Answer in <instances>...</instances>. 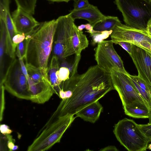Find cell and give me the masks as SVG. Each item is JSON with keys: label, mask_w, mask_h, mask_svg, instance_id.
<instances>
[{"label": "cell", "mask_w": 151, "mask_h": 151, "mask_svg": "<svg viewBox=\"0 0 151 151\" xmlns=\"http://www.w3.org/2000/svg\"><path fill=\"white\" fill-rule=\"evenodd\" d=\"M85 25V29L88 30L86 32L91 34L96 32L93 30V26L90 24L87 23Z\"/></svg>", "instance_id": "obj_35"}, {"label": "cell", "mask_w": 151, "mask_h": 151, "mask_svg": "<svg viewBox=\"0 0 151 151\" xmlns=\"http://www.w3.org/2000/svg\"><path fill=\"white\" fill-rule=\"evenodd\" d=\"M91 4L88 0H75L74 1V10H79L87 8Z\"/></svg>", "instance_id": "obj_28"}, {"label": "cell", "mask_w": 151, "mask_h": 151, "mask_svg": "<svg viewBox=\"0 0 151 151\" xmlns=\"http://www.w3.org/2000/svg\"><path fill=\"white\" fill-rule=\"evenodd\" d=\"M25 38L26 36L20 34H17L14 36L12 39V42L13 48L15 51H16L17 45L24 41Z\"/></svg>", "instance_id": "obj_30"}, {"label": "cell", "mask_w": 151, "mask_h": 151, "mask_svg": "<svg viewBox=\"0 0 151 151\" xmlns=\"http://www.w3.org/2000/svg\"><path fill=\"white\" fill-rule=\"evenodd\" d=\"M148 105L149 107V116L148 118L149 119V123H151V93L150 95V100L149 102Z\"/></svg>", "instance_id": "obj_38"}, {"label": "cell", "mask_w": 151, "mask_h": 151, "mask_svg": "<svg viewBox=\"0 0 151 151\" xmlns=\"http://www.w3.org/2000/svg\"><path fill=\"white\" fill-rule=\"evenodd\" d=\"M49 1H50L51 2H68V1L70 0H47ZM73 0L74 1L75 0Z\"/></svg>", "instance_id": "obj_39"}, {"label": "cell", "mask_w": 151, "mask_h": 151, "mask_svg": "<svg viewBox=\"0 0 151 151\" xmlns=\"http://www.w3.org/2000/svg\"><path fill=\"white\" fill-rule=\"evenodd\" d=\"M125 114L129 116L135 118H148L149 110L136 107L126 106L123 107Z\"/></svg>", "instance_id": "obj_19"}, {"label": "cell", "mask_w": 151, "mask_h": 151, "mask_svg": "<svg viewBox=\"0 0 151 151\" xmlns=\"http://www.w3.org/2000/svg\"><path fill=\"white\" fill-rule=\"evenodd\" d=\"M59 58L56 55H53L47 70V76L54 91V93L59 96V92L61 84L58 81L57 75L59 69Z\"/></svg>", "instance_id": "obj_16"}, {"label": "cell", "mask_w": 151, "mask_h": 151, "mask_svg": "<svg viewBox=\"0 0 151 151\" xmlns=\"http://www.w3.org/2000/svg\"><path fill=\"white\" fill-rule=\"evenodd\" d=\"M10 0H0V19L5 20L6 14L9 11Z\"/></svg>", "instance_id": "obj_26"}, {"label": "cell", "mask_w": 151, "mask_h": 151, "mask_svg": "<svg viewBox=\"0 0 151 151\" xmlns=\"http://www.w3.org/2000/svg\"><path fill=\"white\" fill-rule=\"evenodd\" d=\"M58 96L62 99H65V91L63 89L60 88L59 91Z\"/></svg>", "instance_id": "obj_37"}, {"label": "cell", "mask_w": 151, "mask_h": 151, "mask_svg": "<svg viewBox=\"0 0 151 151\" xmlns=\"http://www.w3.org/2000/svg\"><path fill=\"white\" fill-rule=\"evenodd\" d=\"M69 14L74 20L77 19H84L93 27L106 17L101 13L97 6L91 4L83 9L77 10L73 9Z\"/></svg>", "instance_id": "obj_13"}, {"label": "cell", "mask_w": 151, "mask_h": 151, "mask_svg": "<svg viewBox=\"0 0 151 151\" xmlns=\"http://www.w3.org/2000/svg\"><path fill=\"white\" fill-rule=\"evenodd\" d=\"M0 85H3L5 90L16 97L29 100L27 80L22 73L18 59H12Z\"/></svg>", "instance_id": "obj_8"}, {"label": "cell", "mask_w": 151, "mask_h": 151, "mask_svg": "<svg viewBox=\"0 0 151 151\" xmlns=\"http://www.w3.org/2000/svg\"><path fill=\"white\" fill-rule=\"evenodd\" d=\"M12 17L17 33L26 36L30 34L40 24L32 15L18 7Z\"/></svg>", "instance_id": "obj_12"}, {"label": "cell", "mask_w": 151, "mask_h": 151, "mask_svg": "<svg viewBox=\"0 0 151 151\" xmlns=\"http://www.w3.org/2000/svg\"><path fill=\"white\" fill-rule=\"evenodd\" d=\"M6 27L5 20L0 19V81L4 76V55L6 47Z\"/></svg>", "instance_id": "obj_17"}, {"label": "cell", "mask_w": 151, "mask_h": 151, "mask_svg": "<svg viewBox=\"0 0 151 151\" xmlns=\"http://www.w3.org/2000/svg\"><path fill=\"white\" fill-rule=\"evenodd\" d=\"M27 46V40L25 38L24 40L19 44L17 46L15 55L18 58H21L24 60L26 55Z\"/></svg>", "instance_id": "obj_24"}, {"label": "cell", "mask_w": 151, "mask_h": 151, "mask_svg": "<svg viewBox=\"0 0 151 151\" xmlns=\"http://www.w3.org/2000/svg\"><path fill=\"white\" fill-rule=\"evenodd\" d=\"M150 4H151V0H148Z\"/></svg>", "instance_id": "obj_43"}, {"label": "cell", "mask_w": 151, "mask_h": 151, "mask_svg": "<svg viewBox=\"0 0 151 151\" xmlns=\"http://www.w3.org/2000/svg\"><path fill=\"white\" fill-rule=\"evenodd\" d=\"M70 74L69 70L65 67L60 68L57 73L58 79L61 83L69 79Z\"/></svg>", "instance_id": "obj_25"}, {"label": "cell", "mask_w": 151, "mask_h": 151, "mask_svg": "<svg viewBox=\"0 0 151 151\" xmlns=\"http://www.w3.org/2000/svg\"><path fill=\"white\" fill-rule=\"evenodd\" d=\"M130 55L137 70L138 76L151 87V53L132 44Z\"/></svg>", "instance_id": "obj_11"}, {"label": "cell", "mask_w": 151, "mask_h": 151, "mask_svg": "<svg viewBox=\"0 0 151 151\" xmlns=\"http://www.w3.org/2000/svg\"><path fill=\"white\" fill-rule=\"evenodd\" d=\"M86 25L84 24H82L78 27V28L79 30L82 31L83 29L85 28Z\"/></svg>", "instance_id": "obj_40"}, {"label": "cell", "mask_w": 151, "mask_h": 151, "mask_svg": "<svg viewBox=\"0 0 151 151\" xmlns=\"http://www.w3.org/2000/svg\"><path fill=\"white\" fill-rule=\"evenodd\" d=\"M74 115L60 116L46 123L27 148L28 151H44L59 142L63 134L74 120Z\"/></svg>", "instance_id": "obj_3"}, {"label": "cell", "mask_w": 151, "mask_h": 151, "mask_svg": "<svg viewBox=\"0 0 151 151\" xmlns=\"http://www.w3.org/2000/svg\"><path fill=\"white\" fill-rule=\"evenodd\" d=\"M111 40H103L98 43L95 50V59L97 65L104 70L110 73L114 69L125 74V70L121 58L115 50Z\"/></svg>", "instance_id": "obj_9"}, {"label": "cell", "mask_w": 151, "mask_h": 151, "mask_svg": "<svg viewBox=\"0 0 151 151\" xmlns=\"http://www.w3.org/2000/svg\"><path fill=\"white\" fill-rule=\"evenodd\" d=\"M0 130L1 133L4 135L10 134L12 132V131L10 129L9 126L4 124L0 125Z\"/></svg>", "instance_id": "obj_32"}, {"label": "cell", "mask_w": 151, "mask_h": 151, "mask_svg": "<svg viewBox=\"0 0 151 151\" xmlns=\"http://www.w3.org/2000/svg\"><path fill=\"white\" fill-rule=\"evenodd\" d=\"M128 75L139 93L145 100L149 106L148 103L150 100L151 93L147 92L140 87L137 83L132 75H131L129 74H128Z\"/></svg>", "instance_id": "obj_22"}, {"label": "cell", "mask_w": 151, "mask_h": 151, "mask_svg": "<svg viewBox=\"0 0 151 151\" xmlns=\"http://www.w3.org/2000/svg\"><path fill=\"white\" fill-rule=\"evenodd\" d=\"M112 83L123 107L127 106L148 109L147 103L139 93L128 74L114 69L110 72Z\"/></svg>", "instance_id": "obj_7"}, {"label": "cell", "mask_w": 151, "mask_h": 151, "mask_svg": "<svg viewBox=\"0 0 151 151\" xmlns=\"http://www.w3.org/2000/svg\"><path fill=\"white\" fill-rule=\"evenodd\" d=\"M114 43L119 45L127 51L129 55L131 54L132 44L130 43L123 41H114Z\"/></svg>", "instance_id": "obj_31"}, {"label": "cell", "mask_w": 151, "mask_h": 151, "mask_svg": "<svg viewBox=\"0 0 151 151\" xmlns=\"http://www.w3.org/2000/svg\"><path fill=\"white\" fill-rule=\"evenodd\" d=\"M103 107L99 101L94 102L84 107L75 114L84 121L92 123H95L99 119Z\"/></svg>", "instance_id": "obj_14"}, {"label": "cell", "mask_w": 151, "mask_h": 151, "mask_svg": "<svg viewBox=\"0 0 151 151\" xmlns=\"http://www.w3.org/2000/svg\"><path fill=\"white\" fill-rule=\"evenodd\" d=\"M138 126L145 135L151 142V123L146 124H138Z\"/></svg>", "instance_id": "obj_27"}, {"label": "cell", "mask_w": 151, "mask_h": 151, "mask_svg": "<svg viewBox=\"0 0 151 151\" xmlns=\"http://www.w3.org/2000/svg\"><path fill=\"white\" fill-rule=\"evenodd\" d=\"M122 13L125 24L140 29H146L151 19V4L148 0H115Z\"/></svg>", "instance_id": "obj_4"}, {"label": "cell", "mask_w": 151, "mask_h": 151, "mask_svg": "<svg viewBox=\"0 0 151 151\" xmlns=\"http://www.w3.org/2000/svg\"><path fill=\"white\" fill-rule=\"evenodd\" d=\"M133 120L124 118L115 124L114 133L120 144L129 151L146 150L148 139Z\"/></svg>", "instance_id": "obj_5"}, {"label": "cell", "mask_w": 151, "mask_h": 151, "mask_svg": "<svg viewBox=\"0 0 151 151\" xmlns=\"http://www.w3.org/2000/svg\"><path fill=\"white\" fill-rule=\"evenodd\" d=\"M18 147H19L17 145H14L12 149V151L16 150L18 149Z\"/></svg>", "instance_id": "obj_41"}, {"label": "cell", "mask_w": 151, "mask_h": 151, "mask_svg": "<svg viewBox=\"0 0 151 151\" xmlns=\"http://www.w3.org/2000/svg\"><path fill=\"white\" fill-rule=\"evenodd\" d=\"M114 41L129 42L151 53V37L146 29H140L122 24H118L110 35Z\"/></svg>", "instance_id": "obj_10"}, {"label": "cell", "mask_w": 151, "mask_h": 151, "mask_svg": "<svg viewBox=\"0 0 151 151\" xmlns=\"http://www.w3.org/2000/svg\"><path fill=\"white\" fill-rule=\"evenodd\" d=\"M138 85L147 92L151 93V87L142 78L139 76H133Z\"/></svg>", "instance_id": "obj_29"}, {"label": "cell", "mask_w": 151, "mask_h": 151, "mask_svg": "<svg viewBox=\"0 0 151 151\" xmlns=\"http://www.w3.org/2000/svg\"><path fill=\"white\" fill-rule=\"evenodd\" d=\"M100 151H117L118 150L116 147L114 146H109L105 147L103 148L100 149Z\"/></svg>", "instance_id": "obj_34"}, {"label": "cell", "mask_w": 151, "mask_h": 151, "mask_svg": "<svg viewBox=\"0 0 151 151\" xmlns=\"http://www.w3.org/2000/svg\"><path fill=\"white\" fill-rule=\"evenodd\" d=\"M74 22L69 14L60 16L56 20L52 51L53 55L59 59L75 54L72 42Z\"/></svg>", "instance_id": "obj_6"}, {"label": "cell", "mask_w": 151, "mask_h": 151, "mask_svg": "<svg viewBox=\"0 0 151 151\" xmlns=\"http://www.w3.org/2000/svg\"><path fill=\"white\" fill-rule=\"evenodd\" d=\"M121 22L118 17L106 16L105 19L93 26V30L99 32L113 30L116 26Z\"/></svg>", "instance_id": "obj_18"}, {"label": "cell", "mask_w": 151, "mask_h": 151, "mask_svg": "<svg viewBox=\"0 0 151 151\" xmlns=\"http://www.w3.org/2000/svg\"><path fill=\"white\" fill-rule=\"evenodd\" d=\"M55 26V19L42 22L30 34L26 36L25 63L39 68L44 77L48 80V63L53 49Z\"/></svg>", "instance_id": "obj_2"}, {"label": "cell", "mask_w": 151, "mask_h": 151, "mask_svg": "<svg viewBox=\"0 0 151 151\" xmlns=\"http://www.w3.org/2000/svg\"><path fill=\"white\" fill-rule=\"evenodd\" d=\"M72 42L76 56H81L82 51L88 47L89 41L82 31L79 30L74 24Z\"/></svg>", "instance_id": "obj_15"}, {"label": "cell", "mask_w": 151, "mask_h": 151, "mask_svg": "<svg viewBox=\"0 0 151 151\" xmlns=\"http://www.w3.org/2000/svg\"><path fill=\"white\" fill-rule=\"evenodd\" d=\"M147 149H149L151 150V143L147 147Z\"/></svg>", "instance_id": "obj_42"}, {"label": "cell", "mask_w": 151, "mask_h": 151, "mask_svg": "<svg viewBox=\"0 0 151 151\" xmlns=\"http://www.w3.org/2000/svg\"><path fill=\"white\" fill-rule=\"evenodd\" d=\"M17 6L31 15L35 13L37 0H14Z\"/></svg>", "instance_id": "obj_21"}, {"label": "cell", "mask_w": 151, "mask_h": 151, "mask_svg": "<svg viewBox=\"0 0 151 151\" xmlns=\"http://www.w3.org/2000/svg\"><path fill=\"white\" fill-rule=\"evenodd\" d=\"M25 64L29 76L34 82L39 83L50 81L44 77L39 68L28 63Z\"/></svg>", "instance_id": "obj_20"}, {"label": "cell", "mask_w": 151, "mask_h": 151, "mask_svg": "<svg viewBox=\"0 0 151 151\" xmlns=\"http://www.w3.org/2000/svg\"><path fill=\"white\" fill-rule=\"evenodd\" d=\"M112 30L110 31H104L99 32H95L90 34L92 38L93 44L101 42L105 39L109 37L111 35Z\"/></svg>", "instance_id": "obj_23"}, {"label": "cell", "mask_w": 151, "mask_h": 151, "mask_svg": "<svg viewBox=\"0 0 151 151\" xmlns=\"http://www.w3.org/2000/svg\"><path fill=\"white\" fill-rule=\"evenodd\" d=\"M60 88L72 92L69 98L62 99L49 121L67 114L74 115L88 105L114 90L110 73L97 65L89 67L84 73L71 75L63 82Z\"/></svg>", "instance_id": "obj_1"}, {"label": "cell", "mask_w": 151, "mask_h": 151, "mask_svg": "<svg viewBox=\"0 0 151 151\" xmlns=\"http://www.w3.org/2000/svg\"><path fill=\"white\" fill-rule=\"evenodd\" d=\"M10 134H6L5 135L6 136L7 138L8 141L7 143V146L9 150L10 151H12V149L15 145L14 144V142L13 140L12 137L11 136L9 135Z\"/></svg>", "instance_id": "obj_33"}, {"label": "cell", "mask_w": 151, "mask_h": 151, "mask_svg": "<svg viewBox=\"0 0 151 151\" xmlns=\"http://www.w3.org/2000/svg\"><path fill=\"white\" fill-rule=\"evenodd\" d=\"M146 30L149 36L151 37V19L148 22Z\"/></svg>", "instance_id": "obj_36"}]
</instances>
